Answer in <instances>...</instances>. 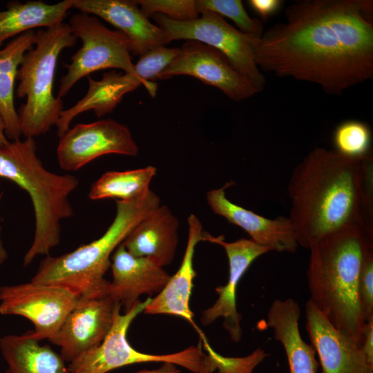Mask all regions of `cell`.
Wrapping results in <instances>:
<instances>
[{
  "instance_id": "obj_1",
  "label": "cell",
  "mask_w": 373,
  "mask_h": 373,
  "mask_svg": "<svg viewBox=\"0 0 373 373\" xmlns=\"http://www.w3.org/2000/svg\"><path fill=\"white\" fill-rule=\"evenodd\" d=\"M253 44L259 68L330 95L373 77V1L298 0Z\"/></svg>"
},
{
  "instance_id": "obj_2",
  "label": "cell",
  "mask_w": 373,
  "mask_h": 373,
  "mask_svg": "<svg viewBox=\"0 0 373 373\" xmlns=\"http://www.w3.org/2000/svg\"><path fill=\"white\" fill-rule=\"evenodd\" d=\"M363 158L316 147L294 168L288 184L289 218L299 246L309 247L347 226L369 236L363 204Z\"/></svg>"
},
{
  "instance_id": "obj_3",
  "label": "cell",
  "mask_w": 373,
  "mask_h": 373,
  "mask_svg": "<svg viewBox=\"0 0 373 373\" xmlns=\"http://www.w3.org/2000/svg\"><path fill=\"white\" fill-rule=\"evenodd\" d=\"M308 249L309 300L361 347L365 321L358 285L364 259L373 249L372 237L360 227L347 226L324 236Z\"/></svg>"
},
{
  "instance_id": "obj_4",
  "label": "cell",
  "mask_w": 373,
  "mask_h": 373,
  "mask_svg": "<svg viewBox=\"0 0 373 373\" xmlns=\"http://www.w3.org/2000/svg\"><path fill=\"white\" fill-rule=\"evenodd\" d=\"M0 178L26 191L32 201L35 220L32 243L25 254V267L39 255H49L61 238V222L74 215L69 195L78 186L74 175L47 170L37 155L33 137L8 141L0 146Z\"/></svg>"
},
{
  "instance_id": "obj_5",
  "label": "cell",
  "mask_w": 373,
  "mask_h": 373,
  "mask_svg": "<svg viewBox=\"0 0 373 373\" xmlns=\"http://www.w3.org/2000/svg\"><path fill=\"white\" fill-rule=\"evenodd\" d=\"M160 205V199L149 189L130 200L116 201L113 221L99 238L59 256L47 255L31 280L66 287L77 296L110 295V281L104 275L111 256L131 231Z\"/></svg>"
},
{
  "instance_id": "obj_6",
  "label": "cell",
  "mask_w": 373,
  "mask_h": 373,
  "mask_svg": "<svg viewBox=\"0 0 373 373\" xmlns=\"http://www.w3.org/2000/svg\"><path fill=\"white\" fill-rule=\"evenodd\" d=\"M77 41L64 22L35 32L34 46L25 53L17 75L16 95L26 97L17 111L25 137L44 135L56 125L64 111L62 98L53 94L57 63L61 52L74 46Z\"/></svg>"
},
{
  "instance_id": "obj_7",
  "label": "cell",
  "mask_w": 373,
  "mask_h": 373,
  "mask_svg": "<svg viewBox=\"0 0 373 373\" xmlns=\"http://www.w3.org/2000/svg\"><path fill=\"white\" fill-rule=\"evenodd\" d=\"M149 297L139 301L130 311L122 314L119 306L115 313L111 327L99 345L84 352L68 366L70 373H107L123 366L140 363L160 362L178 365L198 373L202 363L201 341L197 346L168 354H151L135 350L127 340L128 329L135 319L151 302Z\"/></svg>"
},
{
  "instance_id": "obj_8",
  "label": "cell",
  "mask_w": 373,
  "mask_h": 373,
  "mask_svg": "<svg viewBox=\"0 0 373 373\" xmlns=\"http://www.w3.org/2000/svg\"><path fill=\"white\" fill-rule=\"evenodd\" d=\"M68 24L82 46L72 55L71 62L64 64L67 72L60 79L58 97H65L79 80L95 71L116 68L138 76L129 41L122 32L108 28L98 18L82 12L72 15Z\"/></svg>"
},
{
  "instance_id": "obj_9",
  "label": "cell",
  "mask_w": 373,
  "mask_h": 373,
  "mask_svg": "<svg viewBox=\"0 0 373 373\" xmlns=\"http://www.w3.org/2000/svg\"><path fill=\"white\" fill-rule=\"evenodd\" d=\"M152 17L157 26L168 34L171 41L193 40L217 49L249 80L258 93L264 89L265 77L256 63L253 51L256 36L236 29L211 11L204 12L200 17L187 21H175L160 14Z\"/></svg>"
},
{
  "instance_id": "obj_10",
  "label": "cell",
  "mask_w": 373,
  "mask_h": 373,
  "mask_svg": "<svg viewBox=\"0 0 373 373\" xmlns=\"http://www.w3.org/2000/svg\"><path fill=\"white\" fill-rule=\"evenodd\" d=\"M79 296L56 285L30 281L0 287V314L23 316L34 325L30 336L38 341L53 338Z\"/></svg>"
},
{
  "instance_id": "obj_11",
  "label": "cell",
  "mask_w": 373,
  "mask_h": 373,
  "mask_svg": "<svg viewBox=\"0 0 373 373\" xmlns=\"http://www.w3.org/2000/svg\"><path fill=\"white\" fill-rule=\"evenodd\" d=\"M138 146L129 128L113 119L77 124L61 137L57 149L59 166L75 171L108 154L136 156Z\"/></svg>"
},
{
  "instance_id": "obj_12",
  "label": "cell",
  "mask_w": 373,
  "mask_h": 373,
  "mask_svg": "<svg viewBox=\"0 0 373 373\" xmlns=\"http://www.w3.org/2000/svg\"><path fill=\"white\" fill-rule=\"evenodd\" d=\"M180 75L195 77L218 88L236 102L248 99L258 93L249 80L234 68L223 53L197 41L186 40L157 79L165 80Z\"/></svg>"
},
{
  "instance_id": "obj_13",
  "label": "cell",
  "mask_w": 373,
  "mask_h": 373,
  "mask_svg": "<svg viewBox=\"0 0 373 373\" xmlns=\"http://www.w3.org/2000/svg\"><path fill=\"white\" fill-rule=\"evenodd\" d=\"M119 306L110 295L79 296L56 335L49 341L60 347L63 359L70 363L101 343Z\"/></svg>"
},
{
  "instance_id": "obj_14",
  "label": "cell",
  "mask_w": 373,
  "mask_h": 373,
  "mask_svg": "<svg viewBox=\"0 0 373 373\" xmlns=\"http://www.w3.org/2000/svg\"><path fill=\"white\" fill-rule=\"evenodd\" d=\"M202 241L215 243L224 248L229 261V278L225 285L216 288L218 298L211 307L202 312L201 323L207 326L217 318H223V327L228 332L231 339L233 342H239L242 333L240 327L242 316L236 306L239 281L256 258L270 251L250 238L229 242L224 240L223 236L215 237L204 231Z\"/></svg>"
},
{
  "instance_id": "obj_15",
  "label": "cell",
  "mask_w": 373,
  "mask_h": 373,
  "mask_svg": "<svg viewBox=\"0 0 373 373\" xmlns=\"http://www.w3.org/2000/svg\"><path fill=\"white\" fill-rule=\"evenodd\" d=\"M305 328L319 359L322 373H373L360 346L334 327L308 300Z\"/></svg>"
},
{
  "instance_id": "obj_16",
  "label": "cell",
  "mask_w": 373,
  "mask_h": 373,
  "mask_svg": "<svg viewBox=\"0 0 373 373\" xmlns=\"http://www.w3.org/2000/svg\"><path fill=\"white\" fill-rule=\"evenodd\" d=\"M230 185L207 192V201L213 212L240 227L250 239L269 251L296 252L299 245L289 217L270 219L234 204L226 196L225 189Z\"/></svg>"
},
{
  "instance_id": "obj_17",
  "label": "cell",
  "mask_w": 373,
  "mask_h": 373,
  "mask_svg": "<svg viewBox=\"0 0 373 373\" xmlns=\"http://www.w3.org/2000/svg\"><path fill=\"white\" fill-rule=\"evenodd\" d=\"M73 8L96 15L117 28L128 38L134 55L140 57L171 42L168 34L149 20L135 1L73 0Z\"/></svg>"
},
{
  "instance_id": "obj_18",
  "label": "cell",
  "mask_w": 373,
  "mask_h": 373,
  "mask_svg": "<svg viewBox=\"0 0 373 373\" xmlns=\"http://www.w3.org/2000/svg\"><path fill=\"white\" fill-rule=\"evenodd\" d=\"M111 267L110 296L120 304L124 313L140 301V296L160 293L171 277L152 260L130 254L122 243L111 256Z\"/></svg>"
},
{
  "instance_id": "obj_19",
  "label": "cell",
  "mask_w": 373,
  "mask_h": 373,
  "mask_svg": "<svg viewBox=\"0 0 373 373\" xmlns=\"http://www.w3.org/2000/svg\"><path fill=\"white\" fill-rule=\"evenodd\" d=\"M188 240L181 265L162 291L158 293L144 310L148 314H169L182 317L189 321L198 332L200 330L193 321V312L189 300L196 272L193 258L197 244L202 241V225L198 217L191 213L187 220Z\"/></svg>"
},
{
  "instance_id": "obj_20",
  "label": "cell",
  "mask_w": 373,
  "mask_h": 373,
  "mask_svg": "<svg viewBox=\"0 0 373 373\" xmlns=\"http://www.w3.org/2000/svg\"><path fill=\"white\" fill-rule=\"evenodd\" d=\"M86 94L72 107L64 109L56 124L57 133L61 137L78 115L93 110L97 117L113 111L123 96L142 84L152 97L157 92V84H148L137 75L111 70L103 74L101 79L88 76Z\"/></svg>"
},
{
  "instance_id": "obj_21",
  "label": "cell",
  "mask_w": 373,
  "mask_h": 373,
  "mask_svg": "<svg viewBox=\"0 0 373 373\" xmlns=\"http://www.w3.org/2000/svg\"><path fill=\"white\" fill-rule=\"evenodd\" d=\"M178 227L179 221L171 209L160 205L139 222L122 245L130 254L146 257L164 267L175 257Z\"/></svg>"
},
{
  "instance_id": "obj_22",
  "label": "cell",
  "mask_w": 373,
  "mask_h": 373,
  "mask_svg": "<svg viewBox=\"0 0 373 373\" xmlns=\"http://www.w3.org/2000/svg\"><path fill=\"white\" fill-rule=\"evenodd\" d=\"M300 305L293 298L276 299L268 310L267 325L273 328L274 338L283 346L289 373H317L320 365L316 352L300 333Z\"/></svg>"
},
{
  "instance_id": "obj_23",
  "label": "cell",
  "mask_w": 373,
  "mask_h": 373,
  "mask_svg": "<svg viewBox=\"0 0 373 373\" xmlns=\"http://www.w3.org/2000/svg\"><path fill=\"white\" fill-rule=\"evenodd\" d=\"M73 0L52 4L43 1H11L0 11V48L3 43L35 28H48L64 22Z\"/></svg>"
},
{
  "instance_id": "obj_24",
  "label": "cell",
  "mask_w": 373,
  "mask_h": 373,
  "mask_svg": "<svg viewBox=\"0 0 373 373\" xmlns=\"http://www.w3.org/2000/svg\"><path fill=\"white\" fill-rule=\"evenodd\" d=\"M0 350L8 368L5 373H70L61 356L41 345L30 331L0 338Z\"/></svg>"
},
{
  "instance_id": "obj_25",
  "label": "cell",
  "mask_w": 373,
  "mask_h": 373,
  "mask_svg": "<svg viewBox=\"0 0 373 373\" xmlns=\"http://www.w3.org/2000/svg\"><path fill=\"white\" fill-rule=\"evenodd\" d=\"M35 30L26 32L0 48V113L3 119L8 140L20 139L19 116L15 106V84L25 53L35 44Z\"/></svg>"
},
{
  "instance_id": "obj_26",
  "label": "cell",
  "mask_w": 373,
  "mask_h": 373,
  "mask_svg": "<svg viewBox=\"0 0 373 373\" xmlns=\"http://www.w3.org/2000/svg\"><path fill=\"white\" fill-rule=\"evenodd\" d=\"M156 173V168H144L123 171H108L93 183L88 198L93 200L116 199L125 201L145 194Z\"/></svg>"
},
{
  "instance_id": "obj_27",
  "label": "cell",
  "mask_w": 373,
  "mask_h": 373,
  "mask_svg": "<svg viewBox=\"0 0 373 373\" xmlns=\"http://www.w3.org/2000/svg\"><path fill=\"white\" fill-rule=\"evenodd\" d=\"M335 151L354 159L370 155L372 133L370 126L361 121L347 120L338 124L333 135Z\"/></svg>"
},
{
  "instance_id": "obj_28",
  "label": "cell",
  "mask_w": 373,
  "mask_h": 373,
  "mask_svg": "<svg viewBox=\"0 0 373 373\" xmlns=\"http://www.w3.org/2000/svg\"><path fill=\"white\" fill-rule=\"evenodd\" d=\"M196 4L199 14L211 11L229 18L245 33L256 37L263 33L262 22L249 17L240 0H196Z\"/></svg>"
},
{
  "instance_id": "obj_29",
  "label": "cell",
  "mask_w": 373,
  "mask_h": 373,
  "mask_svg": "<svg viewBox=\"0 0 373 373\" xmlns=\"http://www.w3.org/2000/svg\"><path fill=\"white\" fill-rule=\"evenodd\" d=\"M202 347L209 356L217 373H252L269 354L257 348L245 357H227L217 353L210 345L201 329L198 332Z\"/></svg>"
},
{
  "instance_id": "obj_30",
  "label": "cell",
  "mask_w": 373,
  "mask_h": 373,
  "mask_svg": "<svg viewBox=\"0 0 373 373\" xmlns=\"http://www.w3.org/2000/svg\"><path fill=\"white\" fill-rule=\"evenodd\" d=\"M135 2L148 18L160 14L175 21H187L199 17L196 0H137Z\"/></svg>"
},
{
  "instance_id": "obj_31",
  "label": "cell",
  "mask_w": 373,
  "mask_h": 373,
  "mask_svg": "<svg viewBox=\"0 0 373 373\" xmlns=\"http://www.w3.org/2000/svg\"><path fill=\"white\" fill-rule=\"evenodd\" d=\"M358 294L365 322L373 318V249L363 262L358 285Z\"/></svg>"
},
{
  "instance_id": "obj_32",
  "label": "cell",
  "mask_w": 373,
  "mask_h": 373,
  "mask_svg": "<svg viewBox=\"0 0 373 373\" xmlns=\"http://www.w3.org/2000/svg\"><path fill=\"white\" fill-rule=\"evenodd\" d=\"M281 0H249L251 8L256 12L263 20H267L276 13L283 4Z\"/></svg>"
},
{
  "instance_id": "obj_33",
  "label": "cell",
  "mask_w": 373,
  "mask_h": 373,
  "mask_svg": "<svg viewBox=\"0 0 373 373\" xmlns=\"http://www.w3.org/2000/svg\"><path fill=\"white\" fill-rule=\"evenodd\" d=\"M361 349L367 363L373 365V318L366 321L364 325Z\"/></svg>"
},
{
  "instance_id": "obj_34",
  "label": "cell",
  "mask_w": 373,
  "mask_h": 373,
  "mask_svg": "<svg viewBox=\"0 0 373 373\" xmlns=\"http://www.w3.org/2000/svg\"><path fill=\"white\" fill-rule=\"evenodd\" d=\"M180 370L175 365L171 363H162V365L154 370H143L136 373H179Z\"/></svg>"
},
{
  "instance_id": "obj_35",
  "label": "cell",
  "mask_w": 373,
  "mask_h": 373,
  "mask_svg": "<svg viewBox=\"0 0 373 373\" xmlns=\"http://www.w3.org/2000/svg\"><path fill=\"white\" fill-rule=\"evenodd\" d=\"M215 370L209 356L202 352L201 367L198 373H213Z\"/></svg>"
},
{
  "instance_id": "obj_36",
  "label": "cell",
  "mask_w": 373,
  "mask_h": 373,
  "mask_svg": "<svg viewBox=\"0 0 373 373\" xmlns=\"http://www.w3.org/2000/svg\"><path fill=\"white\" fill-rule=\"evenodd\" d=\"M5 131V123L0 113V146L3 145L9 141L6 135Z\"/></svg>"
},
{
  "instance_id": "obj_37",
  "label": "cell",
  "mask_w": 373,
  "mask_h": 373,
  "mask_svg": "<svg viewBox=\"0 0 373 373\" xmlns=\"http://www.w3.org/2000/svg\"><path fill=\"white\" fill-rule=\"evenodd\" d=\"M2 194L0 195V200L1 198ZM1 227L0 225V265H1L8 258V254L6 250L5 249L2 240L1 238Z\"/></svg>"
}]
</instances>
